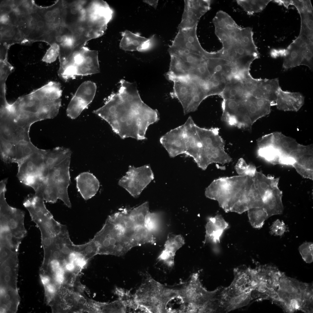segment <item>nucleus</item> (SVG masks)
<instances>
[{"label": "nucleus", "mask_w": 313, "mask_h": 313, "mask_svg": "<svg viewBox=\"0 0 313 313\" xmlns=\"http://www.w3.org/2000/svg\"><path fill=\"white\" fill-rule=\"evenodd\" d=\"M119 83L118 92H112L104 105L93 112L121 139L145 140L148 127L159 120V112L142 100L136 83L122 79Z\"/></svg>", "instance_id": "1"}, {"label": "nucleus", "mask_w": 313, "mask_h": 313, "mask_svg": "<svg viewBox=\"0 0 313 313\" xmlns=\"http://www.w3.org/2000/svg\"><path fill=\"white\" fill-rule=\"evenodd\" d=\"M104 22L97 5L91 0H63L61 20L57 28L64 51L70 55L92 39L103 35Z\"/></svg>", "instance_id": "2"}, {"label": "nucleus", "mask_w": 313, "mask_h": 313, "mask_svg": "<svg viewBox=\"0 0 313 313\" xmlns=\"http://www.w3.org/2000/svg\"><path fill=\"white\" fill-rule=\"evenodd\" d=\"M255 188L253 178L236 176L214 180L206 188L205 195L217 201L226 212L239 214L251 208L250 201Z\"/></svg>", "instance_id": "3"}, {"label": "nucleus", "mask_w": 313, "mask_h": 313, "mask_svg": "<svg viewBox=\"0 0 313 313\" xmlns=\"http://www.w3.org/2000/svg\"><path fill=\"white\" fill-rule=\"evenodd\" d=\"M218 128H203L195 123L190 130L185 154L192 158L203 170L212 163L224 165L232 160L225 152V142Z\"/></svg>", "instance_id": "4"}, {"label": "nucleus", "mask_w": 313, "mask_h": 313, "mask_svg": "<svg viewBox=\"0 0 313 313\" xmlns=\"http://www.w3.org/2000/svg\"><path fill=\"white\" fill-rule=\"evenodd\" d=\"M62 93L60 83L50 81L9 103L8 109L12 115L25 114L36 117L40 121L53 119L59 113Z\"/></svg>", "instance_id": "5"}, {"label": "nucleus", "mask_w": 313, "mask_h": 313, "mask_svg": "<svg viewBox=\"0 0 313 313\" xmlns=\"http://www.w3.org/2000/svg\"><path fill=\"white\" fill-rule=\"evenodd\" d=\"M133 296L135 302L146 313L166 312L167 290L146 273Z\"/></svg>", "instance_id": "6"}, {"label": "nucleus", "mask_w": 313, "mask_h": 313, "mask_svg": "<svg viewBox=\"0 0 313 313\" xmlns=\"http://www.w3.org/2000/svg\"><path fill=\"white\" fill-rule=\"evenodd\" d=\"M98 52L85 47L76 52L68 60L59 77L65 81L78 76L100 72Z\"/></svg>", "instance_id": "7"}, {"label": "nucleus", "mask_w": 313, "mask_h": 313, "mask_svg": "<svg viewBox=\"0 0 313 313\" xmlns=\"http://www.w3.org/2000/svg\"><path fill=\"white\" fill-rule=\"evenodd\" d=\"M6 185L5 182L0 184V225L6 226L13 235L23 239L27 233L24 225V213L7 203L5 197Z\"/></svg>", "instance_id": "8"}, {"label": "nucleus", "mask_w": 313, "mask_h": 313, "mask_svg": "<svg viewBox=\"0 0 313 313\" xmlns=\"http://www.w3.org/2000/svg\"><path fill=\"white\" fill-rule=\"evenodd\" d=\"M154 179L149 165L137 168L130 165L125 174L119 180L118 184L133 197L137 198Z\"/></svg>", "instance_id": "9"}, {"label": "nucleus", "mask_w": 313, "mask_h": 313, "mask_svg": "<svg viewBox=\"0 0 313 313\" xmlns=\"http://www.w3.org/2000/svg\"><path fill=\"white\" fill-rule=\"evenodd\" d=\"M71 156L49 169L46 181L57 194L58 199L70 208L71 204L68 193V188L71 183L69 169Z\"/></svg>", "instance_id": "10"}, {"label": "nucleus", "mask_w": 313, "mask_h": 313, "mask_svg": "<svg viewBox=\"0 0 313 313\" xmlns=\"http://www.w3.org/2000/svg\"><path fill=\"white\" fill-rule=\"evenodd\" d=\"M236 114L247 124L250 126L259 119L268 114L274 104L267 100L252 95L237 100Z\"/></svg>", "instance_id": "11"}, {"label": "nucleus", "mask_w": 313, "mask_h": 313, "mask_svg": "<svg viewBox=\"0 0 313 313\" xmlns=\"http://www.w3.org/2000/svg\"><path fill=\"white\" fill-rule=\"evenodd\" d=\"M97 90L96 84L86 81L79 87L67 107L66 114L72 119L77 118L92 102Z\"/></svg>", "instance_id": "12"}, {"label": "nucleus", "mask_w": 313, "mask_h": 313, "mask_svg": "<svg viewBox=\"0 0 313 313\" xmlns=\"http://www.w3.org/2000/svg\"><path fill=\"white\" fill-rule=\"evenodd\" d=\"M184 9L178 29L191 28L197 25L201 17L210 7V0H185Z\"/></svg>", "instance_id": "13"}, {"label": "nucleus", "mask_w": 313, "mask_h": 313, "mask_svg": "<svg viewBox=\"0 0 313 313\" xmlns=\"http://www.w3.org/2000/svg\"><path fill=\"white\" fill-rule=\"evenodd\" d=\"M0 137L16 144L22 141H31L29 132L18 126L8 114L0 115Z\"/></svg>", "instance_id": "14"}, {"label": "nucleus", "mask_w": 313, "mask_h": 313, "mask_svg": "<svg viewBox=\"0 0 313 313\" xmlns=\"http://www.w3.org/2000/svg\"><path fill=\"white\" fill-rule=\"evenodd\" d=\"M160 142L171 157L185 154V148L183 125L162 136L160 139Z\"/></svg>", "instance_id": "15"}, {"label": "nucleus", "mask_w": 313, "mask_h": 313, "mask_svg": "<svg viewBox=\"0 0 313 313\" xmlns=\"http://www.w3.org/2000/svg\"><path fill=\"white\" fill-rule=\"evenodd\" d=\"M122 37L119 46L121 49L128 51H143L151 48L154 44V35L147 38L128 30L121 32Z\"/></svg>", "instance_id": "16"}, {"label": "nucleus", "mask_w": 313, "mask_h": 313, "mask_svg": "<svg viewBox=\"0 0 313 313\" xmlns=\"http://www.w3.org/2000/svg\"><path fill=\"white\" fill-rule=\"evenodd\" d=\"M304 97L299 92L284 91L280 87L276 94L275 105L279 110L297 112L304 104Z\"/></svg>", "instance_id": "17"}, {"label": "nucleus", "mask_w": 313, "mask_h": 313, "mask_svg": "<svg viewBox=\"0 0 313 313\" xmlns=\"http://www.w3.org/2000/svg\"><path fill=\"white\" fill-rule=\"evenodd\" d=\"M18 252H14L0 264V286L17 290Z\"/></svg>", "instance_id": "18"}, {"label": "nucleus", "mask_w": 313, "mask_h": 313, "mask_svg": "<svg viewBox=\"0 0 313 313\" xmlns=\"http://www.w3.org/2000/svg\"><path fill=\"white\" fill-rule=\"evenodd\" d=\"M43 154L34 153L18 164L17 176L20 181L28 176L37 175L40 169L45 165Z\"/></svg>", "instance_id": "19"}, {"label": "nucleus", "mask_w": 313, "mask_h": 313, "mask_svg": "<svg viewBox=\"0 0 313 313\" xmlns=\"http://www.w3.org/2000/svg\"><path fill=\"white\" fill-rule=\"evenodd\" d=\"M78 191L85 200L92 197L97 192L99 182L92 174L85 172L81 173L75 178Z\"/></svg>", "instance_id": "20"}, {"label": "nucleus", "mask_w": 313, "mask_h": 313, "mask_svg": "<svg viewBox=\"0 0 313 313\" xmlns=\"http://www.w3.org/2000/svg\"><path fill=\"white\" fill-rule=\"evenodd\" d=\"M229 225L222 216L217 214L209 217L205 225L206 234L204 243L211 242L217 244L224 231L228 228Z\"/></svg>", "instance_id": "21"}, {"label": "nucleus", "mask_w": 313, "mask_h": 313, "mask_svg": "<svg viewBox=\"0 0 313 313\" xmlns=\"http://www.w3.org/2000/svg\"><path fill=\"white\" fill-rule=\"evenodd\" d=\"M281 87L278 78L259 79L252 95L268 101L275 104L276 94Z\"/></svg>", "instance_id": "22"}, {"label": "nucleus", "mask_w": 313, "mask_h": 313, "mask_svg": "<svg viewBox=\"0 0 313 313\" xmlns=\"http://www.w3.org/2000/svg\"><path fill=\"white\" fill-rule=\"evenodd\" d=\"M0 312H15L19 302L17 290L0 287Z\"/></svg>", "instance_id": "23"}, {"label": "nucleus", "mask_w": 313, "mask_h": 313, "mask_svg": "<svg viewBox=\"0 0 313 313\" xmlns=\"http://www.w3.org/2000/svg\"><path fill=\"white\" fill-rule=\"evenodd\" d=\"M184 243V240L181 235H169L164 245V249L158 259L169 264H172L175 252Z\"/></svg>", "instance_id": "24"}, {"label": "nucleus", "mask_w": 313, "mask_h": 313, "mask_svg": "<svg viewBox=\"0 0 313 313\" xmlns=\"http://www.w3.org/2000/svg\"><path fill=\"white\" fill-rule=\"evenodd\" d=\"M272 146L278 149L282 154L290 155L297 150L301 144L291 137L286 136L279 132L273 133Z\"/></svg>", "instance_id": "25"}, {"label": "nucleus", "mask_w": 313, "mask_h": 313, "mask_svg": "<svg viewBox=\"0 0 313 313\" xmlns=\"http://www.w3.org/2000/svg\"><path fill=\"white\" fill-rule=\"evenodd\" d=\"M72 152L70 149L63 147H57L47 150L43 155L44 163L49 168L71 156Z\"/></svg>", "instance_id": "26"}, {"label": "nucleus", "mask_w": 313, "mask_h": 313, "mask_svg": "<svg viewBox=\"0 0 313 313\" xmlns=\"http://www.w3.org/2000/svg\"><path fill=\"white\" fill-rule=\"evenodd\" d=\"M282 193L278 187L274 190L272 196L263 203V207L266 211L268 217L281 214L283 210L282 202Z\"/></svg>", "instance_id": "27"}, {"label": "nucleus", "mask_w": 313, "mask_h": 313, "mask_svg": "<svg viewBox=\"0 0 313 313\" xmlns=\"http://www.w3.org/2000/svg\"><path fill=\"white\" fill-rule=\"evenodd\" d=\"M23 39L18 28L9 25L0 28V43L10 47L16 43H24Z\"/></svg>", "instance_id": "28"}, {"label": "nucleus", "mask_w": 313, "mask_h": 313, "mask_svg": "<svg viewBox=\"0 0 313 313\" xmlns=\"http://www.w3.org/2000/svg\"><path fill=\"white\" fill-rule=\"evenodd\" d=\"M16 158L14 163L19 164L26 158L35 153L45 154L47 150L38 148L32 142L21 141L16 144Z\"/></svg>", "instance_id": "29"}, {"label": "nucleus", "mask_w": 313, "mask_h": 313, "mask_svg": "<svg viewBox=\"0 0 313 313\" xmlns=\"http://www.w3.org/2000/svg\"><path fill=\"white\" fill-rule=\"evenodd\" d=\"M252 178L254 185L261 196L268 190L278 186L279 178L266 176L260 172L257 171Z\"/></svg>", "instance_id": "30"}, {"label": "nucleus", "mask_w": 313, "mask_h": 313, "mask_svg": "<svg viewBox=\"0 0 313 313\" xmlns=\"http://www.w3.org/2000/svg\"><path fill=\"white\" fill-rule=\"evenodd\" d=\"M55 240L57 246L64 258L66 259L74 249V244L70 238L66 227L55 237Z\"/></svg>", "instance_id": "31"}, {"label": "nucleus", "mask_w": 313, "mask_h": 313, "mask_svg": "<svg viewBox=\"0 0 313 313\" xmlns=\"http://www.w3.org/2000/svg\"><path fill=\"white\" fill-rule=\"evenodd\" d=\"M244 90L241 81L227 83L221 94L223 100H239L242 99Z\"/></svg>", "instance_id": "32"}, {"label": "nucleus", "mask_w": 313, "mask_h": 313, "mask_svg": "<svg viewBox=\"0 0 313 313\" xmlns=\"http://www.w3.org/2000/svg\"><path fill=\"white\" fill-rule=\"evenodd\" d=\"M16 144L0 137V156L6 163H14L16 158Z\"/></svg>", "instance_id": "33"}, {"label": "nucleus", "mask_w": 313, "mask_h": 313, "mask_svg": "<svg viewBox=\"0 0 313 313\" xmlns=\"http://www.w3.org/2000/svg\"><path fill=\"white\" fill-rule=\"evenodd\" d=\"M271 0H238L236 1L249 15L261 12Z\"/></svg>", "instance_id": "34"}, {"label": "nucleus", "mask_w": 313, "mask_h": 313, "mask_svg": "<svg viewBox=\"0 0 313 313\" xmlns=\"http://www.w3.org/2000/svg\"><path fill=\"white\" fill-rule=\"evenodd\" d=\"M249 221L252 226L256 228L262 227L265 221L267 219V214L263 207L254 208L248 210Z\"/></svg>", "instance_id": "35"}, {"label": "nucleus", "mask_w": 313, "mask_h": 313, "mask_svg": "<svg viewBox=\"0 0 313 313\" xmlns=\"http://www.w3.org/2000/svg\"><path fill=\"white\" fill-rule=\"evenodd\" d=\"M258 156L267 162L274 165L279 164V160L282 154L280 151L274 146L258 148Z\"/></svg>", "instance_id": "36"}, {"label": "nucleus", "mask_w": 313, "mask_h": 313, "mask_svg": "<svg viewBox=\"0 0 313 313\" xmlns=\"http://www.w3.org/2000/svg\"><path fill=\"white\" fill-rule=\"evenodd\" d=\"M22 239L14 236L9 231H0V245L6 246L13 252H18Z\"/></svg>", "instance_id": "37"}, {"label": "nucleus", "mask_w": 313, "mask_h": 313, "mask_svg": "<svg viewBox=\"0 0 313 313\" xmlns=\"http://www.w3.org/2000/svg\"><path fill=\"white\" fill-rule=\"evenodd\" d=\"M74 250L81 254L89 261L94 256L98 254V247L92 239L84 244H74Z\"/></svg>", "instance_id": "38"}, {"label": "nucleus", "mask_w": 313, "mask_h": 313, "mask_svg": "<svg viewBox=\"0 0 313 313\" xmlns=\"http://www.w3.org/2000/svg\"><path fill=\"white\" fill-rule=\"evenodd\" d=\"M129 313L125 303L119 298L112 302L103 303L101 313Z\"/></svg>", "instance_id": "39"}, {"label": "nucleus", "mask_w": 313, "mask_h": 313, "mask_svg": "<svg viewBox=\"0 0 313 313\" xmlns=\"http://www.w3.org/2000/svg\"><path fill=\"white\" fill-rule=\"evenodd\" d=\"M210 81L209 96L216 94L220 95L227 84L224 77L221 75H215L211 77Z\"/></svg>", "instance_id": "40"}, {"label": "nucleus", "mask_w": 313, "mask_h": 313, "mask_svg": "<svg viewBox=\"0 0 313 313\" xmlns=\"http://www.w3.org/2000/svg\"><path fill=\"white\" fill-rule=\"evenodd\" d=\"M235 170L239 175L248 176L253 177L257 170L256 167L252 164H248L245 160L240 158L235 166Z\"/></svg>", "instance_id": "41"}, {"label": "nucleus", "mask_w": 313, "mask_h": 313, "mask_svg": "<svg viewBox=\"0 0 313 313\" xmlns=\"http://www.w3.org/2000/svg\"><path fill=\"white\" fill-rule=\"evenodd\" d=\"M313 244L312 242H305L299 247V250L303 260L307 263L313 261Z\"/></svg>", "instance_id": "42"}, {"label": "nucleus", "mask_w": 313, "mask_h": 313, "mask_svg": "<svg viewBox=\"0 0 313 313\" xmlns=\"http://www.w3.org/2000/svg\"><path fill=\"white\" fill-rule=\"evenodd\" d=\"M45 292V299L46 303L49 304L57 294L59 287L52 280L44 286Z\"/></svg>", "instance_id": "43"}, {"label": "nucleus", "mask_w": 313, "mask_h": 313, "mask_svg": "<svg viewBox=\"0 0 313 313\" xmlns=\"http://www.w3.org/2000/svg\"><path fill=\"white\" fill-rule=\"evenodd\" d=\"M59 46L54 43L50 45L43 57L42 60L47 63H51L55 61L59 56Z\"/></svg>", "instance_id": "44"}, {"label": "nucleus", "mask_w": 313, "mask_h": 313, "mask_svg": "<svg viewBox=\"0 0 313 313\" xmlns=\"http://www.w3.org/2000/svg\"><path fill=\"white\" fill-rule=\"evenodd\" d=\"M313 154H303L295 159V163L308 169L313 170Z\"/></svg>", "instance_id": "45"}, {"label": "nucleus", "mask_w": 313, "mask_h": 313, "mask_svg": "<svg viewBox=\"0 0 313 313\" xmlns=\"http://www.w3.org/2000/svg\"><path fill=\"white\" fill-rule=\"evenodd\" d=\"M287 230V227L283 222L277 219L271 227L270 233L274 235L282 236Z\"/></svg>", "instance_id": "46"}, {"label": "nucleus", "mask_w": 313, "mask_h": 313, "mask_svg": "<svg viewBox=\"0 0 313 313\" xmlns=\"http://www.w3.org/2000/svg\"><path fill=\"white\" fill-rule=\"evenodd\" d=\"M64 260L62 261L57 259H50L48 263L46 271L44 274H48L52 277V275L63 266Z\"/></svg>", "instance_id": "47"}, {"label": "nucleus", "mask_w": 313, "mask_h": 313, "mask_svg": "<svg viewBox=\"0 0 313 313\" xmlns=\"http://www.w3.org/2000/svg\"><path fill=\"white\" fill-rule=\"evenodd\" d=\"M273 139V133L266 134L257 140L258 148L272 145Z\"/></svg>", "instance_id": "48"}, {"label": "nucleus", "mask_w": 313, "mask_h": 313, "mask_svg": "<svg viewBox=\"0 0 313 313\" xmlns=\"http://www.w3.org/2000/svg\"><path fill=\"white\" fill-rule=\"evenodd\" d=\"M52 277L54 282L59 286L65 283V272L63 266L52 275Z\"/></svg>", "instance_id": "49"}, {"label": "nucleus", "mask_w": 313, "mask_h": 313, "mask_svg": "<svg viewBox=\"0 0 313 313\" xmlns=\"http://www.w3.org/2000/svg\"><path fill=\"white\" fill-rule=\"evenodd\" d=\"M293 167L295 169L296 171L302 176L305 178L313 180V170L308 169L296 163H295Z\"/></svg>", "instance_id": "50"}, {"label": "nucleus", "mask_w": 313, "mask_h": 313, "mask_svg": "<svg viewBox=\"0 0 313 313\" xmlns=\"http://www.w3.org/2000/svg\"><path fill=\"white\" fill-rule=\"evenodd\" d=\"M14 252H16L13 251L6 246L0 245V264L5 262Z\"/></svg>", "instance_id": "51"}, {"label": "nucleus", "mask_w": 313, "mask_h": 313, "mask_svg": "<svg viewBox=\"0 0 313 313\" xmlns=\"http://www.w3.org/2000/svg\"><path fill=\"white\" fill-rule=\"evenodd\" d=\"M89 261L84 256L79 253L74 263L76 267L81 271L86 266Z\"/></svg>", "instance_id": "52"}, {"label": "nucleus", "mask_w": 313, "mask_h": 313, "mask_svg": "<svg viewBox=\"0 0 313 313\" xmlns=\"http://www.w3.org/2000/svg\"><path fill=\"white\" fill-rule=\"evenodd\" d=\"M296 162L295 159L290 155L282 154L279 160V164L291 165L292 166Z\"/></svg>", "instance_id": "53"}, {"label": "nucleus", "mask_w": 313, "mask_h": 313, "mask_svg": "<svg viewBox=\"0 0 313 313\" xmlns=\"http://www.w3.org/2000/svg\"><path fill=\"white\" fill-rule=\"evenodd\" d=\"M0 27L6 26L10 24V19L8 14L0 15Z\"/></svg>", "instance_id": "54"}, {"label": "nucleus", "mask_w": 313, "mask_h": 313, "mask_svg": "<svg viewBox=\"0 0 313 313\" xmlns=\"http://www.w3.org/2000/svg\"><path fill=\"white\" fill-rule=\"evenodd\" d=\"M41 282L43 286L50 282L52 280L51 276L48 274H40Z\"/></svg>", "instance_id": "55"}, {"label": "nucleus", "mask_w": 313, "mask_h": 313, "mask_svg": "<svg viewBox=\"0 0 313 313\" xmlns=\"http://www.w3.org/2000/svg\"><path fill=\"white\" fill-rule=\"evenodd\" d=\"M143 2L153 7L155 9L157 8L158 0H143Z\"/></svg>", "instance_id": "56"}]
</instances>
